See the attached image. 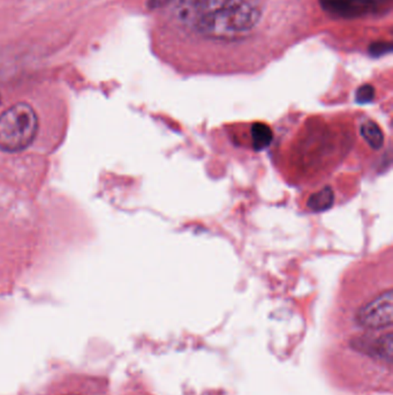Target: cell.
Segmentation results:
<instances>
[{"label":"cell","mask_w":393,"mask_h":395,"mask_svg":"<svg viewBox=\"0 0 393 395\" xmlns=\"http://www.w3.org/2000/svg\"><path fill=\"white\" fill-rule=\"evenodd\" d=\"M352 125L339 119H304L280 143L278 162L293 184L316 183L334 172L352 150Z\"/></svg>","instance_id":"cell-1"},{"label":"cell","mask_w":393,"mask_h":395,"mask_svg":"<svg viewBox=\"0 0 393 395\" xmlns=\"http://www.w3.org/2000/svg\"><path fill=\"white\" fill-rule=\"evenodd\" d=\"M261 18V0H212L193 31L207 38L227 40L253 30Z\"/></svg>","instance_id":"cell-2"},{"label":"cell","mask_w":393,"mask_h":395,"mask_svg":"<svg viewBox=\"0 0 393 395\" xmlns=\"http://www.w3.org/2000/svg\"><path fill=\"white\" fill-rule=\"evenodd\" d=\"M38 117L33 106L18 103L0 116V150L18 152L30 146L38 135Z\"/></svg>","instance_id":"cell-3"},{"label":"cell","mask_w":393,"mask_h":395,"mask_svg":"<svg viewBox=\"0 0 393 395\" xmlns=\"http://www.w3.org/2000/svg\"><path fill=\"white\" fill-rule=\"evenodd\" d=\"M393 296L392 288L387 286L360 306L355 314V321L360 326L369 330H380L392 325Z\"/></svg>","instance_id":"cell-4"},{"label":"cell","mask_w":393,"mask_h":395,"mask_svg":"<svg viewBox=\"0 0 393 395\" xmlns=\"http://www.w3.org/2000/svg\"><path fill=\"white\" fill-rule=\"evenodd\" d=\"M359 135L363 138V143L374 150L378 152L384 146V132L377 123L372 119H363L359 125Z\"/></svg>","instance_id":"cell-5"},{"label":"cell","mask_w":393,"mask_h":395,"mask_svg":"<svg viewBox=\"0 0 393 395\" xmlns=\"http://www.w3.org/2000/svg\"><path fill=\"white\" fill-rule=\"evenodd\" d=\"M247 146L251 147V150L260 152L266 147L269 146L273 140V131L269 125L263 123H254L248 128Z\"/></svg>","instance_id":"cell-6"},{"label":"cell","mask_w":393,"mask_h":395,"mask_svg":"<svg viewBox=\"0 0 393 395\" xmlns=\"http://www.w3.org/2000/svg\"><path fill=\"white\" fill-rule=\"evenodd\" d=\"M334 204V192L332 187H324L314 191L307 199V207L312 212H323Z\"/></svg>","instance_id":"cell-7"},{"label":"cell","mask_w":393,"mask_h":395,"mask_svg":"<svg viewBox=\"0 0 393 395\" xmlns=\"http://www.w3.org/2000/svg\"><path fill=\"white\" fill-rule=\"evenodd\" d=\"M375 91L374 88L369 84H365L363 87L359 88V91L356 93V100L359 103H368L374 99Z\"/></svg>","instance_id":"cell-8"}]
</instances>
